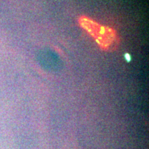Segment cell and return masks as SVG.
Returning <instances> with one entry per match:
<instances>
[{
    "mask_svg": "<svg viewBox=\"0 0 149 149\" xmlns=\"http://www.w3.org/2000/svg\"><path fill=\"white\" fill-rule=\"evenodd\" d=\"M83 26L94 37L102 46L108 49L114 47L116 44V37L113 31L107 28L100 26L88 19H84L82 22Z\"/></svg>",
    "mask_w": 149,
    "mask_h": 149,
    "instance_id": "obj_1",
    "label": "cell"
},
{
    "mask_svg": "<svg viewBox=\"0 0 149 149\" xmlns=\"http://www.w3.org/2000/svg\"><path fill=\"white\" fill-rule=\"evenodd\" d=\"M40 64L50 71H57L61 66V60L53 51L42 50L40 52Z\"/></svg>",
    "mask_w": 149,
    "mask_h": 149,
    "instance_id": "obj_2",
    "label": "cell"
}]
</instances>
